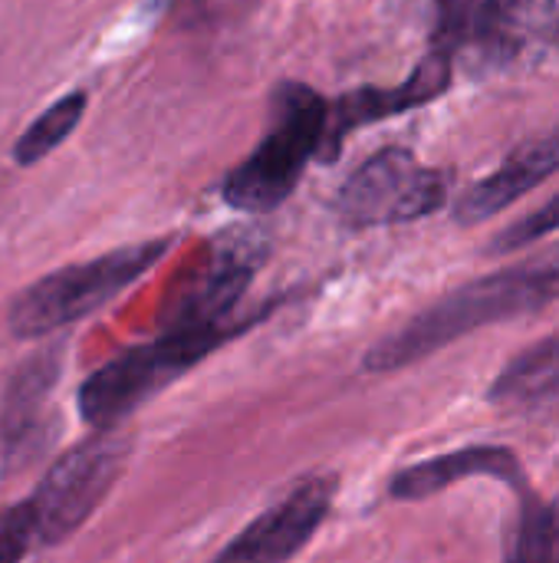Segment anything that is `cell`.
Returning <instances> with one entry per match:
<instances>
[{
    "instance_id": "obj_5",
    "label": "cell",
    "mask_w": 559,
    "mask_h": 563,
    "mask_svg": "<svg viewBox=\"0 0 559 563\" xmlns=\"http://www.w3.org/2000/svg\"><path fill=\"white\" fill-rule=\"evenodd\" d=\"M557 33V0H438L435 49L504 66Z\"/></svg>"
},
{
    "instance_id": "obj_15",
    "label": "cell",
    "mask_w": 559,
    "mask_h": 563,
    "mask_svg": "<svg viewBox=\"0 0 559 563\" xmlns=\"http://www.w3.org/2000/svg\"><path fill=\"white\" fill-rule=\"evenodd\" d=\"M507 563H559V525L554 511H524Z\"/></svg>"
},
{
    "instance_id": "obj_6",
    "label": "cell",
    "mask_w": 559,
    "mask_h": 563,
    "mask_svg": "<svg viewBox=\"0 0 559 563\" xmlns=\"http://www.w3.org/2000/svg\"><path fill=\"white\" fill-rule=\"evenodd\" d=\"M445 201V178L405 148H382L343 185L336 211L353 228L405 224L432 214Z\"/></svg>"
},
{
    "instance_id": "obj_13",
    "label": "cell",
    "mask_w": 559,
    "mask_h": 563,
    "mask_svg": "<svg viewBox=\"0 0 559 563\" xmlns=\"http://www.w3.org/2000/svg\"><path fill=\"white\" fill-rule=\"evenodd\" d=\"M468 475H494V478L517 482V462H514V455H507L501 449H468V452L435 459V462L402 472L395 478L392 492H395V498H425V495H435Z\"/></svg>"
},
{
    "instance_id": "obj_11",
    "label": "cell",
    "mask_w": 559,
    "mask_h": 563,
    "mask_svg": "<svg viewBox=\"0 0 559 563\" xmlns=\"http://www.w3.org/2000/svg\"><path fill=\"white\" fill-rule=\"evenodd\" d=\"M554 172H559V129L540 135V139H530L494 175H488L484 181H478L458 201V221L478 224V221L491 218L494 211H501L514 198L527 195L534 185H540Z\"/></svg>"
},
{
    "instance_id": "obj_3",
    "label": "cell",
    "mask_w": 559,
    "mask_h": 563,
    "mask_svg": "<svg viewBox=\"0 0 559 563\" xmlns=\"http://www.w3.org/2000/svg\"><path fill=\"white\" fill-rule=\"evenodd\" d=\"M175 238H152L138 244L115 247L86 264H69L63 271L46 274L43 280L23 287L10 303V330L23 340L63 330L79 317L99 310L112 297H119L128 284L145 277L168 251Z\"/></svg>"
},
{
    "instance_id": "obj_7",
    "label": "cell",
    "mask_w": 559,
    "mask_h": 563,
    "mask_svg": "<svg viewBox=\"0 0 559 563\" xmlns=\"http://www.w3.org/2000/svg\"><path fill=\"white\" fill-rule=\"evenodd\" d=\"M125 462V445L115 435H96L69 449L40 482L36 495L26 501L36 541L56 544L72 534L105 498Z\"/></svg>"
},
{
    "instance_id": "obj_8",
    "label": "cell",
    "mask_w": 559,
    "mask_h": 563,
    "mask_svg": "<svg viewBox=\"0 0 559 563\" xmlns=\"http://www.w3.org/2000/svg\"><path fill=\"white\" fill-rule=\"evenodd\" d=\"M267 247L260 234L241 231L224 234L208 244L201 261L188 271V277L175 287L168 307H165V327L185 330V327H217L231 323V310L250 287Z\"/></svg>"
},
{
    "instance_id": "obj_18",
    "label": "cell",
    "mask_w": 559,
    "mask_h": 563,
    "mask_svg": "<svg viewBox=\"0 0 559 563\" xmlns=\"http://www.w3.org/2000/svg\"><path fill=\"white\" fill-rule=\"evenodd\" d=\"M550 511H554V518H557V525H559V505L557 508H550Z\"/></svg>"
},
{
    "instance_id": "obj_19",
    "label": "cell",
    "mask_w": 559,
    "mask_h": 563,
    "mask_svg": "<svg viewBox=\"0 0 559 563\" xmlns=\"http://www.w3.org/2000/svg\"><path fill=\"white\" fill-rule=\"evenodd\" d=\"M557 43H559V26H557Z\"/></svg>"
},
{
    "instance_id": "obj_14",
    "label": "cell",
    "mask_w": 559,
    "mask_h": 563,
    "mask_svg": "<svg viewBox=\"0 0 559 563\" xmlns=\"http://www.w3.org/2000/svg\"><path fill=\"white\" fill-rule=\"evenodd\" d=\"M82 112H86V92H79V89L59 96L56 102H49V106L20 132V139L13 142V162L23 165V168L43 162L53 148H59V145L72 135V129L79 125Z\"/></svg>"
},
{
    "instance_id": "obj_17",
    "label": "cell",
    "mask_w": 559,
    "mask_h": 563,
    "mask_svg": "<svg viewBox=\"0 0 559 563\" xmlns=\"http://www.w3.org/2000/svg\"><path fill=\"white\" fill-rule=\"evenodd\" d=\"M554 228H559V195L557 198H550L540 211H534L530 218H524L521 224L507 228V231L501 234V241L494 244V251H497V254H501V251H514V247H521V244H530V241L544 238V234L554 231Z\"/></svg>"
},
{
    "instance_id": "obj_1",
    "label": "cell",
    "mask_w": 559,
    "mask_h": 563,
    "mask_svg": "<svg viewBox=\"0 0 559 563\" xmlns=\"http://www.w3.org/2000/svg\"><path fill=\"white\" fill-rule=\"evenodd\" d=\"M329 102L306 82L287 79L270 96V129L257 148L227 172L221 198L234 211H277L300 185L306 165L320 158Z\"/></svg>"
},
{
    "instance_id": "obj_10",
    "label": "cell",
    "mask_w": 559,
    "mask_h": 563,
    "mask_svg": "<svg viewBox=\"0 0 559 563\" xmlns=\"http://www.w3.org/2000/svg\"><path fill=\"white\" fill-rule=\"evenodd\" d=\"M445 86H448V56L441 49H435L415 69V76L405 86H399V89H356V92L329 102V109H326V135H323L320 158L333 162L339 145H343V139L353 129H359L366 122H376V119H385V115H395V112H405L412 106H422L432 96H438Z\"/></svg>"
},
{
    "instance_id": "obj_12",
    "label": "cell",
    "mask_w": 559,
    "mask_h": 563,
    "mask_svg": "<svg viewBox=\"0 0 559 563\" xmlns=\"http://www.w3.org/2000/svg\"><path fill=\"white\" fill-rule=\"evenodd\" d=\"M494 402L524 416L559 422V340L517 356L497 379Z\"/></svg>"
},
{
    "instance_id": "obj_4",
    "label": "cell",
    "mask_w": 559,
    "mask_h": 563,
    "mask_svg": "<svg viewBox=\"0 0 559 563\" xmlns=\"http://www.w3.org/2000/svg\"><path fill=\"white\" fill-rule=\"evenodd\" d=\"M247 323H217V327H185L165 330L148 346H135L119 360L96 369L79 389V412L92 429L109 432L132 409H138L161 386L178 379L185 369L201 363L208 353L224 346L231 336L244 333Z\"/></svg>"
},
{
    "instance_id": "obj_2",
    "label": "cell",
    "mask_w": 559,
    "mask_h": 563,
    "mask_svg": "<svg viewBox=\"0 0 559 563\" xmlns=\"http://www.w3.org/2000/svg\"><path fill=\"white\" fill-rule=\"evenodd\" d=\"M557 287L559 280L554 271H511V274L484 277L471 287H461L441 303H435L432 310H425L422 317H415L409 327H402L399 333L372 346L366 356V369L369 373L402 369L448 346L461 333L537 310L540 303L550 300V294H557Z\"/></svg>"
},
{
    "instance_id": "obj_16",
    "label": "cell",
    "mask_w": 559,
    "mask_h": 563,
    "mask_svg": "<svg viewBox=\"0 0 559 563\" xmlns=\"http://www.w3.org/2000/svg\"><path fill=\"white\" fill-rule=\"evenodd\" d=\"M36 541V525L30 505H13L0 511V563H20Z\"/></svg>"
},
{
    "instance_id": "obj_9",
    "label": "cell",
    "mask_w": 559,
    "mask_h": 563,
    "mask_svg": "<svg viewBox=\"0 0 559 563\" xmlns=\"http://www.w3.org/2000/svg\"><path fill=\"white\" fill-rule=\"evenodd\" d=\"M336 482L310 478L244 528L214 563H287L303 551L333 505Z\"/></svg>"
}]
</instances>
